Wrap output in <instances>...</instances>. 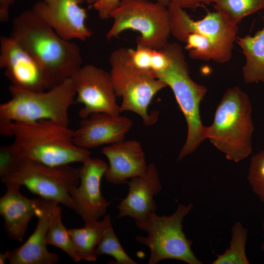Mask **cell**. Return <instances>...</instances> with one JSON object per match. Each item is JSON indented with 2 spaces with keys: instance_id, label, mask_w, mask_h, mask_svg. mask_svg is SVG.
Here are the masks:
<instances>
[{
  "instance_id": "obj_1",
  "label": "cell",
  "mask_w": 264,
  "mask_h": 264,
  "mask_svg": "<svg viewBox=\"0 0 264 264\" xmlns=\"http://www.w3.org/2000/svg\"><path fill=\"white\" fill-rule=\"evenodd\" d=\"M10 37L40 65L48 90L70 78L81 67L78 45L58 36L32 9L13 20Z\"/></svg>"
},
{
  "instance_id": "obj_2",
  "label": "cell",
  "mask_w": 264,
  "mask_h": 264,
  "mask_svg": "<svg viewBox=\"0 0 264 264\" xmlns=\"http://www.w3.org/2000/svg\"><path fill=\"white\" fill-rule=\"evenodd\" d=\"M167 8L171 34L186 43L185 48L191 58L221 64L230 60L238 25L230 23L217 11L194 21L184 9L171 1Z\"/></svg>"
},
{
  "instance_id": "obj_3",
  "label": "cell",
  "mask_w": 264,
  "mask_h": 264,
  "mask_svg": "<svg viewBox=\"0 0 264 264\" xmlns=\"http://www.w3.org/2000/svg\"><path fill=\"white\" fill-rule=\"evenodd\" d=\"M12 143L19 158L50 166L83 163L90 155L88 149L76 146L73 131L49 120L14 122L11 126Z\"/></svg>"
},
{
  "instance_id": "obj_4",
  "label": "cell",
  "mask_w": 264,
  "mask_h": 264,
  "mask_svg": "<svg viewBox=\"0 0 264 264\" xmlns=\"http://www.w3.org/2000/svg\"><path fill=\"white\" fill-rule=\"evenodd\" d=\"M11 99L0 105V134L12 136L14 122H31L49 120L68 127V109L76 95L71 78L47 91L33 92L8 87Z\"/></svg>"
},
{
  "instance_id": "obj_5",
  "label": "cell",
  "mask_w": 264,
  "mask_h": 264,
  "mask_svg": "<svg viewBox=\"0 0 264 264\" xmlns=\"http://www.w3.org/2000/svg\"><path fill=\"white\" fill-rule=\"evenodd\" d=\"M248 95L239 87L228 88L217 108L211 125L205 127V137L226 158L235 162L252 153L254 126Z\"/></svg>"
},
{
  "instance_id": "obj_6",
  "label": "cell",
  "mask_w": 264,
  "mask_h": 264,
  "mask_svg": "<svg viewBox=\"0 0 264 264\" xmlns=\"http://www.w3.org/2000/svg\"><path fill=\"white\" fill-rule=\"evenodd\" d=\"M161 49L167 56L169 64L163 70L154 73L155 77L171 88L187 124V136L178 154L179 161L193 153L206 139V126L201 121L199 106L207 88L190 77L188 65L179 44L168 43Z\"/></svg>"
},
{
  "instance_id": "obj_7",
  "label": "cell",
  "mask_w": 264,
  "mask_h": 264,
  "mask_svg": "<svg viewBox=\"0 0 264 264\" xmlns=\"http://www.w3.org/2000/svg\"><path fill=\"white\" fill-rule=\"evenodd\" d=\"M109 63L112 85L117 97L122 101L120 111H131L138 114L146 126L157 121L159 112L148 111L154 96L167 87L161 80L155 77L151 70H142L132 64L129 49L122 47L111 52Z\"/></svg>"
},
{
  "instance_id": "obj_8",
  "label": "cell",
  "mask_w": 264,
  "mask_h": 264,
  "mask_svg": "<svg viewBox=\"0 0 264 264\" xmlns=\"http://www.w3.org/2000/svg\"><path fill=\"white\" fill-rule=\"evenodd\" d=\"M0 177L5 185L24 186L41 198L62 203L73 210L69 191L79 183L78 168L69 165L50 166L21 157L0 170Z\"/></svg>"
},
{
  "instance_id": "obj_9",
  "label": "cell",
  "mask_w": 264,
  "mask_h": 264,
  "mask_svg": "<svg viewBox=\"0 0 264 264\" xmlns=\"http://www.w3.org/2000/svg\"><path fill=\"white\" fill-rule=\"evenodd\" d=\"M193 203L178 204L176 211L169 216L152 215L137 227L147 233V236L136 237L140 243L150 251L148 264H156L166 259H174L188 264H202L191 247L193 241L186 238L183 231L185 217L192 210Z\"/></svg>"
},
{
  "instance_id": "obj_10",
  "label": "cell",
  "mask_w": 264,
  "mask_h": 264,
  "mask_svg": "<svg viewBox=\"0 0 264 264\" xmlns=\"http://www.w3.org/2000/svg\"><path fill=\"white\" fill-rule=\"evenodd\" d=\"M113 23L106 34L110 41L123 31L132 30L140 35L137 45L160 50L167 44L171 34L167 7L148 0H121L118 7L110 14Z\"/></svg>"
},
{
  "instance_id": "obj_11",
  "label": "cell",
  "mask_w": 264,
  "mask_h": 264,
  "mask_svg": "<svg viewBox=\"0 0 264 264\" xmlns=\"http://www.w3.org/2000/svg\"><path fill=\"white\" fill-rule=\"evenodd\" d=\"M70 78L76 92L75 102L84 105L79 112L82 119L96 112L119 116L120 108L110 72L88 64L81 67Z\"/></svg>"
},
{
  "instance_id": "obj_12",
  "label": "cell",
  "mask_w": 264,
  "mask_h": 264,
  "mask_svg": "<svg viewBox=\"0 0 264 264\" xmlns=\"http://www.w3.org/2000/svg\"><path fill=\"white\" fill-rule=\"evenodd\" d=\"M78 168L79 183L69 195L73 210L85 223L98 220L104 215L109 202L102 196L101 181L109 165L104 160L88 157Z\"/></svg>"
},
{
  "instance_id": "obj_13",
  "label": "cell",
  "mask_w": 264,
  "mask_h": 264,
  "mask_svg": "<svg viewBox=\"0 0 264 264\" xmlns=\"http://www.w3.org/2000/svg\"><path fill=\"white\" fill-rule=\"evenodd\" d=\"M0 67L11 85L18 88L38 92L48 90L40 65L10 36L0 37Z\"/></svg>"
},
{
  "instance_id": "obj_14",
  "label": "cell",
  "mask_w": 264,
  "mask_h": 264,
  "mask_svg": "<svg viewBox=\"0 0 264 264\" xmlns=\"http://www.w3.org/2000/svg\"><path fill=\"white\" fill-rule=\"evenodd\" d=\"M84 0H40L31 9L60 37L67 41H85L92 34L86 25V9L80 6Z\"/></svg>"
},
{
  "instance_id": "obj_15",
  "label": "cell",
  "mask_w": 264,
  "mask_h": 264,
  "mask_svg": "<svg viewBox=\"0 0 264 264\" xmlns=\"http://www.w3.org/2000/svg\"><path fill=\"white\" fill-rule=\"evenodd\" d=\"M127 184L128 193L117 206V218H132L137 227L156 213L157 205L154 197L160 192L162 185L155 165L148 164L144 175L131 178Z\"/></svg>"
},
{
  "instance_id": "obj_16",
  "label": "cell",
  "mask_w": 264,
  "mask_h": 264,
  "mask_svg": "<svg viewBox=\"0 0 264 264\" xmlns=\"http://www.w3.org/2000/svg\"><path fill=\"white\" fill-rule=\"evenodd\" d=\"M132 121L125 116L96 112L82 118L73 131V142L80 148L89 149L124 141Z\"/></svg>"
},
{
  "instance_id": "obj_17",
  "label": "cell",
  "mask_w": 264,
  "mask_h": 264,
  "mask_svg": "<svg viewBox=\"0 0 264 264\" xmlns=\"http://www.w3.org/2000/svg\"><path fill=\"white\" fill-rule=\"evenodd\" d=\"M41 198L36 216L38 223L32 235L21 246L5 252L10 264H55L59 261L57 254L47 250L46 241L54 209L59 203Z\"/></svg>"
},
{
  "instance_id": "obj_18",
  "label": "cell",
  "mask_w": 264,
  "mask_h": 264,
  "mask_svg": "<svg viewBox=\"0 0 264 264\" xmlns=\"http://www.w3.org/2000/svg\"><path fill=\"white\" fill-rule=\"evenodd\" d=\"M101 153L109 161L104 176L110 183L126 184L128 179L142 176L147 171L148 164L141 144L136 140L112 144L104 148Z\"/></svg>"
},
{
  "instance_id": "obj_19",
  "label": "cell",
  "mask_w": 264,
  "mask_h": 264,
  "mask_svg": "<svg viewBox=\"0 0 264 264\" xmlns=\"http://www.w3.org/2000/svg\"><path fill=\"white\" fill-rule=\"evenodd\" d=\"M6 192L0 198V214L4 220V229L8 236L20 242L23 240L29 222L36 216L41 198L30 199L20 191V186L5 185Z\"/></svg>"
},
{
  "instance_id": "obj_20",
  "label": "cell",
  "mask_w": 264,
  "mask_h": 264,
  "mask_svg": "<svg viewBox=\"0 0 264 264\" xmlns=\"http://www.w3.org/2000/svg\"><path fill=\"white\" fill-rule=\"evenodd\" d=\"M111 225L110 216L106 214L100 221H91L85 223L84 227L68 229L75 251L81 261H97L96 246Z\"/></svg>"
},
{
  "instance_id": "obj_21",
  "label": "cell",
  "mask_w": 264,
  "mask_h": 264,
  "mask_svg": "<svg viewBox=\"0 0 264 264\" xmlns=\"http://www.w3.org/2000/svg\"><path fill=\"white\" fill-rule=\"evenodd\" d=\"M236 42L245 58L242 69L245 83H264V26L253 36H237Z\"/></svg>"
},
{
  "instance_id": "obj_22",
  "label": "cell",
  "mask_w": 264,
  "mask_h": 264,
  "mask_svg": "<svg viewBox=\"0 0 264 264\" xmlns=\"http://www.w3.org/2000/svg\"><path fill=\"white\" fill-rule=\"evenodd\" d=\"M216 11L229 22L238 25L241 20L264 8V0H208Z\"/></svg>"
},
{
  "instance_id": "obj_23",
  "label": "cell",
  "mask_w": 264,
  "mask_h": 264,
  "mask_svg": "<svg viewBox=\"0 0 264 264\" xmlns=\"http://www.w3.org/2000/svg\"><path fill=\"white\" fill-rule=\"evenodd\" d=\"M247 237V229L237 221L232 227L229 247L223 253L217 254L212 264H249L245 253Z\"/></svg>"
},
{
  "instance_id": "obj_24",
  "label": "cell",
  "mask_w": 264,
  "mask_h": 264,
  "mask_svg": "<svg viewBox=\"0 0 264 264\" xmlns=\"http://www.w3.org/2000/svg\"><path fill=\"white\" fill-rule=\"evenodd\" d=\"M62 208L57 205L54 208L46 235L47 244L61 249L74 262L81 260L75 251L68 229L62 221Z\"/></svg>"
},
{
  "instance_id": "obj_25",
  "label": "cell",
  "mask_w": 264,
  "mask_h": 264,
  "mask_svg": "<svg viewBox=\"0 0 264 264\" xmlns=\"http://www.w3.org/2000/svg\"><path fill=\"white\" fill-rule=\"evenodd\" d=\"M97 255H108L116 264H137L125 252L114 233L112 225L108 228L96 248Z\"/></svg>"
},
{
  "instance_id": "obj_26",
  "label": "cell",
  "mask_w": 264,
  "mask_h": 264,
  "mask_svg": "<svg viewBox=\"0 0 264 264\" xmlns=\"http://www.w3.org/2000/svg\"><path fill=\"white\" fill-rule=\"evenodd\" d=\"M247 179L253 192L264 203V151L251 158Z\"/></svg>"
},
{
  "instance_id": "obj_27",
  "label": "cell",
  "mask_w": 264,
  "mask_h": 264,
  "mask_svg": "<svg viewBox=\"0 0 264 264\" xmlns=\"http://www.w3.org/2000/svg\"><path fill=\"white\" fill-rule=\"evenodd\" d=\"M128 49L131 59L135 66L142 70H151L154 49L140 45H137L135 49Z\"/></svg>"
},
{
  "instance_id": "obj_28",
  "label": "cell",
  "mask_w": 264,
  "mask_h": 264,
  "mask_svg": "<svg viewBox=\"0 0 264 264\" xmlns=\"http://www.w3.org/2000/svg\"><path fill=\"white\" fill-rule=\"evenodd\" d=\"M121 0H97L91 5L98 13L100 19L105 20L110 18L111 13L120 5Z\"/></svg>"
},
{
  "instance_id": "obj_29",
  "label": "cell",
  "mask_w": 264,
  "mask_h": 264,
  "mask_svg": "<svg viewBox=\"0 0 264 264\" xmlns=\"http://www.w3.org/2000/svg\"><path fill=\"white\" fill-rule=\"evenodd\" d=\"M183 9H195L203 4H209L208 0H171Z\"/></svg>"
},
{
  "instance_id": "obj_30",
  "label": "cell",
  "mask_w": 264,
  "mask_h": 264,
  "mask_svg": "<svg viewBox=\"0 0 264 264\" xmlns=\"http://www.w3.org/2000/svg\"><path fill=\"white\" fill-rule=\"evenodd\" d=\"M15 0H0V22H6L9 19V10Z\"/></svg>"
},
{
  "instance_id": "obj_31",
  "label": "cell",
  "mask_w": 264,
  "mask_h": 264,
  "mask_svg": "<svg viewBox=\"0 0 264 264\" xmlns=\"http://www.w3.org/2000/svg\"><path fill=\"white\" fill-rule=\"evenodd\" d=\"M7 260L6 253H0V264H3L6 263V261Z\"/></svg>"
},
{
  "instance_id": "obj_32",
  "label": "cell",
  "mask_w": 264,
  "mask_h": 264,
  "mask_svg": "<svg viewBox=\"0 0 264 264\" xmlns=\"http://www.w3.org/2000/svg\"><path fill=\"white\" fill-rule=\"evenodd\" d=\"M155 1L166 7H167L171 2V0H155Z\"/></svg>"
},
{
  "instance_id": "obj_33",
  "label": "cell",
  "mask_w": 264,
  "mask_h": 264,
  "mask_svg": "<svg viewBox=\"0 0 264 264\" xmlns=\"http://www.w3.org/2000/svg\"><path fill=\"white\" fill-rule=\"evenodd\" d=\"M262 228H263V238H264V240L262 242V243H261V249L264 251V220L263 221V222H262Z\"/></svg>"
},
{
  "instance_id": "obj_34",
  "label": "cell",
  "mask_w": 264,
  "mask_h": 264,
  "mask_svg": "<svg viewBox=\"0 0 264 264\" xmlns=\"http://www.w3.org/2000/svg\"><path fill=\"white\" fill-rule=\"evenodd\" d=\"M97 0H84L85 1L91 5L94 4Z\"/></svg>"
}]
</instances>
